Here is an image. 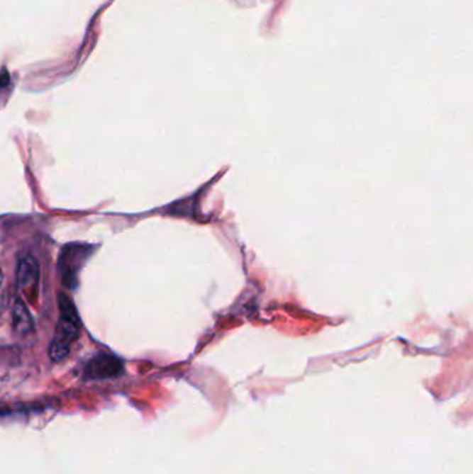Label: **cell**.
Segmentation results:
<instances>
[{"mask_svg": "<svg viewBox=\"0 0 473 474\" xmlns=\"http://www.w3.org/2000/svg\"><path fill=\"white\" fill-rule=\"evenodd\" d=\"M59 310L60 317L49 349L53 362L64 361L68 356L72 344L78 340L81 334V319L74 303L68 295H59Z\"/></svg>", "mask_w": 473, "mask_h": 474, "instance_id": "cell-1", "label": "cell"}, {"mask_svg": "<svg viewBox=\"0 0 473 474\" xmlns=\"http://www.w3.org/2000/svg\"><path fill=\"white\" fill-rule=\"evenodd\" d=\"M123 373V362L110 354L100 352L91 358L84 369V376L87 379L100 380L117 378Z\"/></svg>", "mask_w": 473, "mask_h": 474, "instance_id": "cell-4", "label": "cell"}, {"mask_svg": "<svg viewBox=\"0 0 473 474\" xmlns=\"http://www.w3.org/2000/svg\"><path fill=\"white\" fill-rule=\"evenodd\" d=\"M13 327L20 334H28L35 329L31 312L21 300H17L13 307Z\"/></svg>", "mask_w": 473, "mask_h": 474, "instance_id": "cell-5", "label": "cell"}, {"mask_svg": "<svg viewBox=\"0 0 473 474\" xmlns=\"http://www.w3.org/2000/svg\"><path fill=\"white\" fill-rule=\"evenodd\" d=\"M7 305V293H6V283H4V275L0 268V315L4 312Z\"/></svg>", "mask_w": 473, "mask_h": 474, "instance_id": "cell-6", "label": "cell"}, {"mask_svg": "<svg viewBox=\"0 0 473 474\" xmlns=\"http://www.w3.org/2000/svg\"><path fill=\"white\" fill-rule=\"evenodd\" d=\"M95 252L94 246L82 243L65 244L59 256V271L62 273L63 285L74 290L78 285V273Z\"/></svg>", "mask_w": 473, "mask_h": 474, "instance_id": "cell-2", "label": "cell"}, {"mask_svg": "<svg viewBox=\"0 0 473 474\" xmlns=\"http://www.w3.org/2000/svg\"><path fill=\"white\" fill-rule=\"evenodd\" d=\"M39 276L40 272L36 259L30 254L20 256L17 265V285L23 295L30 303H36L38 300Z\"/></svg>", "mask_w": 473, "mask_h": 474, "instance_id": "cell-3", "label": "cell"}]
</instances>
